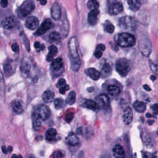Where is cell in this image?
<instances>
[{
    "label": "cell",
    "instance_id": "ee69618b",
    "mask_svg": "<svg viewBox=\"0 0 158 158\" xmlns=\"http://www.w3.org/2000/svg\"><path fill=\"white\" fill-rule=\"evenodd\" d=\"M12 50L15 53H18L19 51V46L17 43H14L12 45Z\"/></svg>",
    "mask_w": 158,
    "mask_h": 158
},
{
    "label": "cell",
    "instance_id": "30bf717a",
    "mask_svg": "<svg viewBox=\"0 0 158 158\" xmlns=\"http://www.w3.org/2000/svg\"><path fill=\"white\" fill-rule=\"evenodd\" d=\"M122 118L124 123L126 125H129L132 122L133 112L130 107H127L124 109L123 112Z\"/></svg>",
    "mask_w": 158,
    "mask_h": 158
},
{
    "label": "cell",
    "instance_id": "ba28073f",
    "mask_svg": "<svg viewBox=\"0 0 158 158\" xmlns=\"http://www.w3.org/2000/svg\"><path fill=\"white\" fill-rule=\"evenodd\" d=\"M52 26H53V24H52V22L50 19H47L44 20L42 22V23L41 24L40 27L36 31L35 35L40 36V35H41L44 34L48 30L51 29L52 27Z\"/></svg>",
    "mask_w": 158,
    "mask_h": 158
},
{
    "label": "cell",
    "instance_id": "9c48e42d",
    "mask_svg": "<svg viewBox=\"0 0 158 158\" xmlns=\"http://www.w3.org/2000/svg\"><path fill=\"white\" fill-rule=\"evenodd\" d=\"M109 98L107 95L105 94H101L96 98V102L99 107L105 109L109 105Z\"/></svg>",
    "mask_w": 158,
    "mask_h": 158
},
{
    "label": "cell",
    "instance_id": "60d3db41",
    "mask_svg": "<svg viewBox=\"0 0 158 158\" xmlns=\"http://www.w3.org/2000/svg\"><path fill=\"white\" fill-rule=\"evenodd\" d=\"M73 118V114L72 113V112H70V113H68L65 117V120L66 121V122L67 123H70L71 121L72 120Z\"/></svg>",
    "mask_w": 158,
    "mask_h": 158
},
{
    "label": "cell",
    "instance_id": "c3c4849f",
    "mask_svg": "<svg viewBox=\"0 0 158 158\" xmlns=\"http://www.w3.org/2000/svg\"><path fill=\"white\" fill-rule=\"evenodd\" d=\"M143 88H144V89L145 90H146V91H151V88H150L147 85H144L143 86Z\"/></svg>",
    "mask_w": 158,
    "mask_h": 158
},
{
    "label": "cell",
    "instance_id": "db71d44e",
    "mask_svg": "<svg viewBox=\"0 0 158 158\" xmlns=\"http://www.w3.org/2000/svg\"><path fill=\"white\" fill-rule=\"evenodd\" d=\"M157 135H158V130H157Z\"/></svg>",
    "mask_w": 158,
    "mask_h": 158
},
{
    "label": "cell",
    "instance_id": "7bdbcfd3",
    "mask_svg": "<svg viewBox=\"0 0 158 158\" xmlns=\"http://www.w3.org/2000/svg\"><path fill=\"white\" fill-rule=\"evenodd\" d=\"M34 47L36 48V49H39L40 51H41V50H43L44 49V46L43 44H41L39 42L36 41L35 43L34 44Z\"/></svg>",
    "mask_w": 158,
    "mask_h": 158
},
{
    "label": "cell",
    "instance_id": "8fae6325",
    "mask_svg": "<svg viewBox=\"0 0 158 158\" xmlns=\"http://www.w3.org/2000/svg\"><path fill=\"white\" fill-rule=\"evenodd\" d=\"M39 25L38 19L34 16H30L27 18L25 22V27L30 30H34L38 27Z\"/></svg>",
    "mask_w": 158,
    "mask_h": 158
},
{
    "label": "cell",
    "instance_id": "f5cc1de1",
    "mask_svg": "<svg viewBox=\"0 0 158 158\" xmlns=\"http://www.w3.org/2000/svg\"><path fill=\"white\" fill-rule=\"evenodd\" d=\"M152 115L150 114H149V113H148L147 114H146V117H148V118H149V117H151Z\"/></svg>",
    "mask_w": 158,
    "mask_h": 158
},
{
    "label": "cell",
    "instance_id": "ab89813d",
    "mask_svg": "<svg viewBox=\"0 0 158 158\" xmlns=\"http://www.w3.org/2000/svg\"><path fill=\"white\" fill-rule=\"evenodd\" d=\"M69 89V86L68 85L65 84V85H64V86H60V87L59 88V93H60V94H64Z\"/></svg>",
    "mask_w": 158,
    "mask_h": 158
},
{
    "label": "cell",
    "instance_id": "ffe728a7",
    "mask_svg": "<svg viewBox=\"0 0 158 158\" xmlns=\"http://www.w3.org/2000/svg\"><path fill=\"white\" fill-rule=\"evenodd\" d=\"M54 93L51 91H46L43 93L42 95V99L43 101L46 103H49L54 101Z\"/></svg>",
    "mask_w": 158,
    "mask_h": 158
},
{
    "label": "cell",
    "instance_id": "b9f144b4",
    "mask_svg": "<svg viewBox=\"0 0 158 158\" xmlns=\"http://www.w3.org/2000/svg\"><path fill=\"white\" fill-rule=\"evenodd\" d=\"M62 157H63V155L62 152L59 151L54 152L52 155V158H62Z\"/></svg>",
    "mask_w": 158,
    "mask_h": 158
},
{
    "label": "cell",
    "instance_id": "2e32d148",
    "mask_svg": "<svg viewBox=\"0 0 158 158\" xmlns=\"http://www.w3.org/2000/svg\"><path fill=\"white\" fill-rule=\"evenodd\" d=\"M85 73L93 80H98L101 77V73L94 68H88L86 69Z\"/></svg>",
    "mask_w": 158,
    "mask_h": 158
},
{
    "label": "cell",
    "instance_id": "44dd1931",
    "mask_svg": "<svg viewBox=\"0 0 158 158\" xmlns=\"http://www.w3.org/2000/svg\"><path fill=\"white\" fill-rule=\"evenodd\" d=\"M127 1L130 9L133 11H136L139 10L141 6V0H127Z\"/></svg>",
    "mask_w": 158,
    "mask_h": 158
},
{
    "label": "cell",
    "instance_id": "484cf974",
    "mask_svg": "<svg viewBox=\"0 0 158 158\" xmlns=\"http://www.w3.org/2000/svg\"><path fill=\"white\" fill-rule=\"evenodd\" d=\"M107 91L109 94L112 96H117L120 93V89L114 85H109L107 87Z\"/></svg>",
    "mask_w": 158,
    "mask_h": 158
},
{
    "label": "cell",
    "instance_id": "4dcf8cb0",
    "mask_svg": "<svg viewBox=\"0 0 158 158\" xmlns=\"http://www.w3.org/2000/svg\"><path fill=\"white\" fill-rule=\"evenodd\" d=\"M112 72V67L108 63H105L102 67V73L103 75L106 77L109 75Z\"/></svg>",
    "mask_w": 158,
    "mask_h": 158
},
{
    "label": "cell",
    "instance_id": "d6a6232c",
    "mask_svg": "<svg viewBox=\"0 0 158 158\" xmlns=\"http://www.w3.org/2000/svg\"><path fill=\"white\" fill-rule=\"evenodd\" d=\"M30 70V65L28 64V62L27 61H23L21 64L22 72L25 74H27L29 72Z\"/></svg>",
    "mask_w": 158,
    "mask_h": 158
},
{
    "label": "cell",
    "instance_id": "5bb4252c",
    "mask_svg": "<svg viewBox=\"0 0 158 158\" xmlns=\"http://www.w3.org/2000/svg\"><path fill=\"white\" fill-rule=\"evenodd\" d=\"M112 152L115 158H125V151L121 145H115L112 149Z\"/></svg>",
    "mask_w": 158,
    "mask_h": 158
},
{
    "label": "cell",
    "instance_id": "bcb514c9",
    "mask_svg": "<svg viewBox=\"0 0 158 158\" xmlns=\"http://www.w3.org/2000/svg\"><path fill=\"white\" fill-rule=\"evenodd\" d=\"M152 109L154 114H158V104H154L152 106Z\"/></svg>",
    "mask_w": 158,
    "mask_h": 158
},
{
    "label": "cell",
    "instance_id": "1f68e13d",
    "mask_svg": "<svg viewBox=\"0 0 158 158\" xmlns=\"http://www.w3.org/2000/svg\"><path fill=\"white\" fill-rule=\"evenodd\" d=\"M49 38L52 41H59L60 40V35L57 31H52L49 34Z\"/></svg>",
    "mask_w": 158,
    "mask_h": 158
},
{
    "label": "cell",
    "instance_id": "3957f363",
    "mask_svg": "<svg viewBox=\"0 0 158 158\" xmlns=\"http://www.w3.org/2000/svg\"><path fill=\"white\" fill-rule=\"evenodd\" d=\"M50 116V110L48 107L44 104L36 106L33 112V117L41 121L48 119Z\"/></svg>",
    "mask_w": 158,
    "mask_h": 158
},
{
    "label": "cell",
    "instance_id": "681fc988",
    "mask_svg": "<svg viewBox=\"0 0 158 158\" xmlns=\"http://www.w3.org/2000/svg\"><path fill=\"white\" fill-rule=\"evenodd\" d=\"M11 158H22V156L20 155H16V154H13L11 157Z\"/></svg>",
    "mask_w": 158,
    "mask_h": 158
},
{
    "label": "cell",
    "instance_id": "f6af8a7d",
    "mask_svg": "<svg viewBox=\"0 0 158 158\" xmlns=\"http://www.w3.org/2000/svg\"><path fill=\"white\" fill-rule=\"evenodd\" d=\"M66 83H65V79H64V78H60V79H59V80H58V81H57V86H64V85H65Z\"/></svg>",
    "mask_w": 158,
    "mask_h": 158
},
{
    "label": "cell",
    "instance_id": "4fadbf2b",
    "mask_svg": "<svg viewBox=\"0 0 158 158\" xmlns=\"http://www.w3.org/2000/svg\"><path fill=\"white\" fill-rule=\"evenodd\" d=\"M51 15L54 20H59L60 19L61 17V12L60 7L57 2H55L52 6L51 9Z\"/></svg>",
    "mask_w": 158,
    "mask_h": 158
},
{
    "label": "cell",
    "instance_id": "e575fe53",
    "mask_svg": "<svg viewBox=\"0 0 158 158\" xmlns=\"http://www.w3.org/2000/svg\"><path fill=\"white\" fill-rule=\"evenodd\" d=\"M115 30L114 26L110 22H106L104 24V30L109 33H112Z\"/></svg>",
    "mask_w": 158,
    "mask_h": 158
},
{
    "label": "cell",
    "instance_id": "d4e9b609",
    "mask_svg": "<svg viewBox=\"0 0 158 158\" xmlns=\"http://www.w3.org/2000/svg\"><path fill=\"white\" fill-rule=\"evenodd\" d=\"M133 107L136 112L142 113V112H144V110H146V106L143 102L136 101L133 104Z\"/></svg>",
    "mask_w": 158,
    "mask_h": 158
},
{
    "label": "cell",
    "instance_id": "52a82bcc",
    "mask_svg": "<svg viewBox=\"0 0 158 158\" xmlns=\"http://www.w3.org/2000/svg\"><path fill=\"white\" fill-rule=\"evenodd\" d=\"M139 49L142 54L146 57H148L152 51V44L148 38H143L139 40Z\"/></svg>",
    "mask_w": 158,
    "mask_h": 158
},
{
    "label": "cell",
    "instance_id": "7c38bea8",
    "mask_svg": "<svg viewBox=\"0 0 158 158\" xmlns=\"http://www.w3.org/2000/svg\"><path fill=\"white\" fill-rule=\"evenodd\" d=\"M123 10V6L120 2L112 4L108 9V12L110 15H117Z\"/></svg>",
    "mask_w": 158,
    "mask_h": 158
},
{
    "label": "cell",
    "instance_id": "74e56055",
    "mask_svg": "<svg viewBox=\"0 0 158 158\" xmlns=\"http://www.w3.org/2000/svg\"><path fill=\"white\" fill-rule=\"evenodd\" d=\"M150 66L153 72L158 75V64H154L153 62H150Z\"/></svg>",
    "mask_w": 158,
    "mask_h": 158
},
{
    "label": "cell",
    "instance_id": "6da1fadb",
    "mask_svg": "<svg viewBox=\"0 0 158 158\" xmlns=\"http://www.w3.org/2000/svg\"><path fill=\"white\" fill-rule=\"evenodd\" d=\"M68 48L69 52V57L71 64V68L73 71L77 72L78 71L81 62L78 52L77 39L75 36H72L69 41Z\"/></svg>",
    "mask_w": 158,
    "mask_h": 158
},
{
    "label": "cell",
    "instance_id": "7dc6e473",
    "mask_svg": "<svg viewBox=\"0 0 158 158\" xmlns=\"http://www.w3.org/2000/svg\"><path fill=\"white\" fill-rule=\"evenodd\" d=\"M1 6L2 7H6L8 6V1L7 0H1Z\"/></svg>",
    "mask_w": 158,
    "mask_h": 158
},
{
    "label": "cell",
    "instance_id": "7402d4cb",
    "mask_svg": "<svg viewBox=\"0 0 158 158\" xmlns=\"http://www.w3.org/2000/svg\"><path fill=\"white\" fill-rule=\"evenodd\" d=\"M57 136V131L54 128H49L48 129L45 135V137L47 141H53L55 140Z\"/></svg>",
    "mask_w": 158,
    "mask_h": 158
},
{
    "label": "cell",
    "instance_id": "603a6c76",
    "mask_svg": "<svg viewBox=\"0 0 158 158\" xmlns=\"http://www.w3.org/2000/svg\"><path fill=\"white\" fill-rule=\"evenodd\" d=\"M15 26V20L11 17H7L4 19L3 22V27L5 29H10Z\"/></svg>",
    "mask_w": 158,
    "mask_h": 158
},
{
    "label": "cell",
    "instance_id": "4316f807",
    "mask_svg": "<svg viewBox=\"0 0 158 158\" xmlns=\"http://www.w3.org/2000/svg\"><path fill=\"white\" fill-rule=\"evenodd\" d=\"M63 65H64L63 61L60 57H58V58L54 60H53V62H52V64H51L52 68L54 70H56V71L61 69L63 67Z\"/></svg>",
    "mask_w": 158,
    "mask_h": 158
},
{
    "label": "cell",
    "instance_id": "d6986e66",
    "mask_svg": "<svg viewBox=\"0 0 158 158\" xmlns=\"http://www.w3.org/2000/svg\"><path fill=\"white\" fill-rule=\"evenodd\" d=\"M66 142L69 146H74L78 144L79 142V139L74 133L70 132L66 138Z\"/></svg>",
    "mask_w": 158,
    "mask_h": 158
},
{
    "label": "cell",
    "instance_id": "8d00e7d4",
    "mask_svg": "<svg viewBox=\"0 0 158 158\" xmlns=\"http://www.w3.org/2000/svg\"><path fill=\"white\" fill-rule=\"evenodd\" d=\"M41 122H42L41 120L33 117V126L34 129H35L36 130L40 129L42 125Z\"/></svg>",
    "mask_w": 158,
    "mask_h": 158
},
{
    "label": "cell",
    "instance_id": "816d5d0a",
    "mask_svg": "<svg viewBox=\"0 0 158 158\" xmlns=\"http://www.w3.org/2000/svg\"><path fill=\"white\" fill-rule=\"evenodd\" d=\"M151 78L154 81L156 78V77H155V76H151Z\"/></svg>",
    "mask_w": 158,
    "mask_h": 158
},
{
    "label": "cell",
    "instance_id": "e0dca14e",
    "mask_svg": "<svg viewBox=\"0 0 158 158\" xmlns=\"http://www.w3.org/2000/svg\"><path fill=\"white\" fill-rule=\"evenodd\" d=\"M83 106L87 109H89L90 110L95 111V112L98 111L99 109V107L98 103L91 99L85 100V101L83 102Z\"/></svg>",
    "mask_w": 158,
    "mask_h": 158
},
{
    "label": "cell",
    "instance_id": "9a60e30c",
    "mask_svg": "<svg viewBox=\"0 0 158 158\" xmlns=\"http://www.w3.org/2000/svg\"><path fill=\"white\" fill-rule=\"evenodd\" d=\"M99 14V11L97 10H90L88 14V21L91 25H94L98 21V16Z\"/></svg>",
    "mask_w": 158,
    "mask_h": 158
},
{
    "label": "cell",
    "instance_id": "8992f818",
    "mask_svg": "<svg viewBox=\"0 0 158 158\" xmlns=\"http://www.w3.org/2000/svg\"><path fill=\"white\" fill-rule=\"evenodd\" d=\"M119 26L126 30H133L137 25L136 20L130 16H125L120 18L118 21Z\"/></svg>",
    "mask_w": 158,
    "mask_h": 158
},
{
    "label": "cell",
    "instance_id": "d590c367",
    "mask_svg": "<svg viewBox=\"0 0 158 158\" xmlns=\"http://www.w3.org/2000/svg\"><path fill=\"white\" fill-rule=\"evenodd\" d=\"M4 73L6 75H10L13 71V68L12 65L9 62L6 63L4 65Z\"/></svg>",
    "mask_w": 158,
    "mask_h": 158
},
{
    "label": "cell",
    "instance_id": "f35d334b",
    "mask_svg": "<svg viewBox=\"0 0 158 158\" xmlns=\"http://www.w3.org/2000/svg\"><path fill=\"white\" fill-rule=\"evenodd\" d=\"M21 36H22V39H23V43H24L25 46H26L27 50H28V51L30 50V43H29V41H28V39H27V38L26 36L24 35L22 36V35L21 34Z\"/></svg>",
    "mask_w": 158,
    "mask_h": 158
},
{
    "label": "cell",
    "instance_id": "836d02e7",
    "mask_svg": "<svg viewBox=\"0 0 158 158\" xmlns=\"http://www.w3.org/2000/svg\"><path fill=\"white\" fill-rule=\"evenodd\" d=\"M54 107L56 109H61L64 106V101L61 98H57L54 101Z\"/></svg>",
    "mask_w": 158,
    "mask_h": 158
},
{
    "label": "cell",
    "instance_id": "f546056e",
    "mask_svg": "<svg viewBox=\"0 0 158 158\" xmlns=\"http://www.w3.org/2000/svg\"><path fill=\"white\" fill-rule=\"evenodd\" d=\"M99 6V4L96 0H89L87 2V7L90 10H97Z\"/></svg>",
    "mask_w": 158,
    "mask_h": 158
},
{
    "label": "cell",
    "instance_id": "cb8c5ba5",
    "mask_svg": "<svg viewBox=\"0 0 158 158\" xmlns=\"http://www.w3.org/2000/svg\"><path fill=\"white\" fill-rule=\"evenodd\" d=\"M57 48L54 45L51 46L49 48V53L47 55L46 57V60L48 62L52 61L54 59V57L57 54Z\"/></svg>",
    "mask_w": 158,
    "mask_h": 158
},
{
    "label": "cell",
    "instance_id": "f907efd6",
    "mask_svg": "<svg viewBox=\"0 0 158 158\" xmlns=\"http://www.w3.org/2000/svg\"><path fill=\"white\" fill-rule=\"evenodd\" d=\"M40 2L41 5H45L47 2V1L46 0H40Z\"/></svg>",
    "mask_w": 158,
    "mask_h": 158
},
{
    "label": "cell",
    "instance_id": "5b68a950",
    "mask_svg": "<svg viewBox=\"0 0 158 158\" xmlns=\"http://www.w3.org/2000/svg\"><path fill=\"white\" fill-rule=\"evenodd\" d=\"M35 9V4L32 0H27L23 2L18 9L19 16L25 17L28 16Z\"/></svg>",
    "mask_w": 158,
    "mask_h": 158
},
{
    "label": "cell",
    "instance_id": "f1b7e54d",
    "mask_svg": "<svg viewBox=\"0 0 158 158\" xmlns=\"http://www.w3.org/2000/svg\"><path fill=\"white\" fill-rule=\"evenodd\" d=\"M76 99V94L75 91H72L69 93L67 98H66V103L69 104V105H72L73 104L75 103Z\"/></svg>",
    "mask_w": 158,
    "mask_h": 158
},
{
    "label": "cell",
    "instance_id": "277c9868",
    "mask_svg": "<svg viewBox=\"0 0 158 158\" xmlns=\"http://www.w3.org/2000/svg\"><path fill=\"white\" fill-rule=\"evenodd\" d=\"M115 69L120 76L125 77L130 70L129 62L125 59H120L115 63Z\"/></svg>",
    "mask_w": 158,
    "mask_h": 158
},
{
    "label": "cell",
    "instance_id": "83f0119b",
    "mask_svg": "<svg viewBox=\"0 0 158 158\" xmlns=\"http://www.w3.org/2000/svg\"><path fill=\"white\" fill-rule=\"evenodd\" d=\"M105 49H106L105 45L103 44H99V45H98V46L96 48V50L94 54V56L97 59H99L102 56V53L105 51Z\"/></svg>",
    "mask_w": 158,
    "mask_h": 158
},
{
    "label": "cell",
    "instance_id": "7a4b0ae2",
    "mask_svg": "<svg viewBox=\"0 0 158 158\" xmlns=\"http://www.w3.org/2000/svg\"><path fill=\"white\" fill-rule=\"evenodd\" d=\"M117 44L123 48L132 47L135 44L136 39L135 36L128 33H122L117 35L115 38Z\"/></svg>",
    "mask_w": 158,
    "mask_h": 158
},
{
    "label": "cell",
    "instance_id": "ac0fdd59",
    "mask_svg": "<svg viewBox=\"0 0 158 158\" xmlns=\"http://www.w3.org/2000/svg\"><path fill=\"white\" fill-rule=\"evenodd\" d=\"M11 107L13 111L17 114H21L23 112V107L22 102L19 100H14L11 102Z\"/></svg>",
    "mask_w": 158,
    "mask_h": 158
}]
</instances>
